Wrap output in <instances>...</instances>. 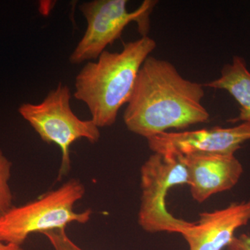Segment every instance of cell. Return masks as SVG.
I'll return each mask as SVG.
<instances>
[{
  "instance_id": "obj_1",
  "label": "cell",
  "mask_w": 250,
  "mask_h": 250,
  "mask_svg": "<svg viewBox=\"0 0 250 250\" xmlns=\"http://www.w3.org/2000/svg\"><path fill=\"white\" fill-rule=\"evenodd\" d=\"M204 87L184 78L170 62L149 56L125 110V126L148 139L168 129L207 123L210 114L202 104Z\"/></svg>"
},
{
  "instance_id": "obj_2",
  "label": "cell",
  "mask_w": 250,
  "mask_h": 250,
  "mask_svg": "<svg viewBox=\"0 0 250 250\" xmlns=\"http://www.w3.org/2000/svg\"><path fill=\"white\" fill-rule=\"evenodd\" d=\"M156 47L152 38L141 36L125 44L121 52L104 51L97 62H87L79 72L74 97L86 105L100 129L116 123L132 95L140 69Z\"/></svg>"
},
{
  "instance_id": "obj_3",
  "label": "cell",
  "mask_w": 250,
  "mask_h": 250,
  "mask_svg": "<svg viewBox=\"0 0 250 250\" xmlns=\"http://www.w3.org/2000/svg\"><path fill=\"white\" fill-rule=\"evenodd\" d=\"M85 193L84 184L80 179H70L32 201L13 206L0 216V240L22 246L33 233L66 229L71 223H88L93 210L75 209Z\"/></svg>"
},
{
  "instance_id": "obj_4",
  "label": "cell",
  "mask_w": 250,
  "mask_h": 250,
  "mask_svg": "<svg viewBox=\"0 0 250 250\" xmlns=\"http://www.w3.org/2000/svg\"><path fill=\"white\" fill-rule=\"evenodd\" d=\"M71 97L70 88L59 82L41 103H23L18 108L20 115L43 142L57 145L60 149L58 180H62L71 169L72 145L82 139L95 144L101 137L100 128L91 119H80L72 111Z\"/></svg>"
},
{
  "instance_id": "obj_5",
  "label": "cell",
  "mask_w": 250,
  "mask_h": 250,
  "mask_svg": "<svg viewBox=\"0 0 250 250\" xmlns=\"http://www.w3.org/2000/svg\"><path fill=\"white\" fill-rule=\"evenodd\" d=\"M184 184H188V175L182 156L153 153L143 164L138 223L145 231L182 235L191 226L193 223L175 218L166 207L169 190Z\"/></svg>"
},
{
  "instance_id": "obj_6",
  "label": "cell",
  "mask_w": 250,
  "mask_h": 250,
  "mask_svg": "<svg viewBox=\"0 0 250 250\" xmlns=\"http://www.w3.org/2000/svg\"><path fill=\"white\" fill-rule=\"evenodd\" d=\"M157 2L145 0L131 12L128 11L126 0H93L80 5L87 27L70 55V62L79 65L86 61L96 60L108 45L121 37L131 23L137 24L141 36H148L150 16Z\"/></svg>"
},
{
  "instance_id": "obj_7",
  "label": "cell",
  "mask_w": 250,
  "mask_h": 250,
  "mask_svg": "<svg viewBox=\"0 0 250 250\" xmlns=\"http://www.w3.org/2000/svg\"><path fill=\"white\" fill-rule=\"evenodd\" d=\"M153 153L187 155L204 154H233L250 141V123L224 128L161 133L147 139Z\"/></svg>"
},
{
  "instance_id": "obj_8",
  "label": "cell",
  "mask_w": 250,
  "mask_h": 250,
  "mask_svg": "<svg viewBox=\"0 0 250 250\" xmlns=\"http://www.w3.org/2000/svg\"><path fill=\"white\" fill-rule=\"evenodd\" d=\"M182 158L187 166L190 193L198 203L231 190L243 173L241 163L233 154L196 153Z\"/></svg>"
},
{
  "instance_id": "obj_9",
  "label": "cell",
  "mask_w": 250,
  "mask_h": 250,
  "mask_svg": "<svg viewBox=\"0 0 250 250\" xmlns=\"http://www.w3.org/2000/svg\"><path fill=\"white\" fill-rule=\"evenodd\" d=\"M250 222V201L233 202L225 208L200 213L182 234L189 250H222L227 248L238 229Z\"/></svg>"
},
{
  "instance_id": "obj_10",
  "label": "cell",
  "mask_w": 250,
  "mask_h": 250,
  "mask_svg": "<svg viewBox=\"0 0 250 250\" xmlns=\"http://www.w3.org/2000/svg\"><path fill=\"white\" fill-rule=\"evenodd\" d=\"M204 86L225 90L238 104L239 113L228 123H250V72L243 57L234 56L230 63L224 65L220 76Z\"/></svg>"
},
{
  "instance_id": "obj_11",
  "label": "cell",
  "mask_w": 250,
  "mask_h": 250,
  "mask_svg": "<svg viewBox=\"0 0 250 250\" xmlns=\"http://www.w3.org/2000/svg\"><path fill=\"white\" fill-rule=\"evenodd\" d=\"M13 164L0 149V216L14 206L12 190L9 182Z\"/></svg>"
},
{
  "instance_id": "obj_12",
  "label": "cell",
  "mask_w": 250,
  "mask_h": 250,
  "mask_svg": "<svg viewBox=\"0 0 250 250\" xmlns=\"http://www.w3.org/2000/svg\"><path fill=\"white\" fill-rule=\"evenodd\" d=\"M41 234L48 240L54 250H84L69 237L66 229L51 230Z\"/></svg>"
},
{
  "instance_id": "obj_13",
  "label": "cell",
  "mask_w": 250,
  "mask_h": 250,
  "mask_svg": "<svg viewBox=\"0 0 250 250\" xmlns=\"http://www.w3.org/2000/svg\"><path fill=\"white\" fill-rule=\"evenodd\" d=\"M227 250H250V235L242 233L239 236H235Z\"/></svg>"
},
{
  "instance_id": "obj_14",
  "label": "cell",
  "mask_w": 250,
  "mask_h": 250,
  "mask_svg": "<svg viewBox=\"0 0 250 250\" xmlns=\"http://www.w3.org/2000/svg\"><path fill=\"white\" fill-rule=\"evenodd\" d=\"M0 250H24L22 247L14 243H6L0 240Z\"/></svg>"
}]
</instances>
